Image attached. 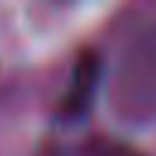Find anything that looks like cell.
Segmentation results:
<instances>
[{
  "mask_svg": "<svg viewBox=\"0 0 156 156\" xmlns=\"http://www.w3.org/2000/svg\"><path fill=\"white\" fill-rule=\"evenodd\" d=\"M100 73H102V58L95 49H85L80 51V56L73 63L71 71V80L68 88L63 93L61 100V112L71 119L80 117L88 112V107L93 105L98 83H100Z\"/></svg>",
  "mask_w": 156,
  "mask_h": 156,
  "instance_id": "1",
  "label": "cell"
},
{
  "mask_svg": "<svg viewBox=\"0 0 156 156\" xmlns=\"http://www.w3.org/2000/svg\"><path fill=\"white\" fill-rule=\"evenodd\" d=\"M93 156H144V154L119 141H98Z\"/></svg>",
  "mask_w": 156,
  "mask_h": 156,
  "instance_id": "2",
  "label": "cell"
}]
</instances>
